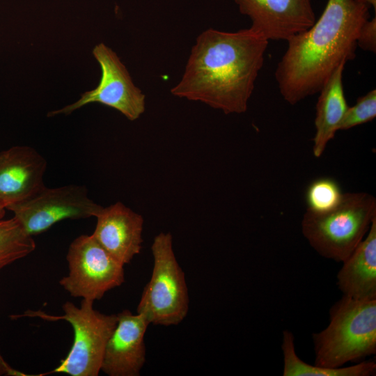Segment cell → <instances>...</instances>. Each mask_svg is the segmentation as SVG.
I'll list each match as a JSON object with an SVG mask.
<instances>
[{"label":"cell","mask_w":376,"mask_h":376,"mask_svg":"<svg viewBox=\"0 0 376 376\" xmlns=\"http://www.w3.org/2000/svg\"><path fill=\"white\" fill-rule=\"evenodd\" d=\"M95 217L93 237L120 263L124 265L130 263L141 249L143 217L116 202L102 207Z\"/></svg>","instance_id":"obj_13"},{"label":"cell","mask_w":376,"mask_h":376,"mask_svg":"<svg viewBox=\"0 0 376 376\" xmlns=\"http://www.w3.org/2000/svg\"><path fill=\"white\" fill-rule=\"evenodd\" d=\"M68 273L59 284L71 297L93 301L125 281L124 265L107 252L92 235H81L70 244Z\"/></svg>","instance_id":"obj_7"},{"label":"cell","mask_w":376,"mask_h":376,"mask_svg":"<svg viewBox=\"0 0 376 376\" xmlns=\"http://www.w3.org/2000/svg\"><path fill=\"white\" fill-rule=\"evenodd\" d=\"M93 54L102 71L97 86L82 93L75 103L50 111L47 116L70 114L84 105L97 102L116 109L131 121L137 120L146 109L143 93L133 83L127 68L111 48L100 43L93 48Z\"/></svg>","instance_id":"obj_9"},{"label":"cell","mask_w":376,"mask_h":376,"mask_svg":"<svg viewBox=\"0 0 376 376\" xmlns=\"http://www.w3.org/2000/svg\"><path fill=\"white\" fill-rule=\"evenodd\" d=\"M94 301L82 299L77 306L68 301L62 306L63 315H55L42 311L28 310L13 315V319L39 318L47 321L65 320L71 324L74 340L66 357L53 370L45 374L65 373L70 376H97L106 344L116 323L117 314H104L93 308Z\"/></svg>","instance_id":"obj_5"},{"label":"cell","mask_w":376,"mask_h":376,"mask_svg":"<svg viewBox=\"0 0 376 376\" xmlns=\"http://www.w3.org/2000/svg\"><path fill=\"white\" fill-rule=\"evenodd\" d=\"M251 29L268 40L288 41L315 22L311 0H235Z\"/></svg>","instance_id":"obj_10"},{"label":"cell","mask_w":376,"mask_h":376,"mask_svg":"<svg viewBox=\"0 0 376 376\" xmlns=\"http://www.w3.org/2000/svg\"><path fill=\"white\" fill-rule=\"evenodd\" d=\"M376 218V199L365 192L344 193L340 204L324 213L306 210L301 232L322 257L343 263L368 233Z\"/></svg>","instance_id":"obj_4"},{"label":"cell","mask_w":376,"mask_h":376,"mask_svg":"<svg viewBox=\"0 0 376 376\" xmlns=\"http://www.w3.org/2000/svg\"><path fill=\"white\" fill-rule=\"evenodd\" d=\"M105 346L101 371L109 376H139L146 362L144 336L150 323L141 314L124 310Z\"/></svg>","instance_id":"obj_11"},{"label":"cell","mask_w":376,"mask_h":376,"mask_svg":"<svg viewBox=\"0 0 376 376\" xmlns=\"http://www.w3.org/2000/svg\"><path fill=\"white\" fill-rule=\"evenodd\" d=\"M6 208L0 204V219H3L6 214Z\"/></svg>","instance_id":"obj_23"},{"label":"cell","mask_w":376,"mask_h":376,"mask_svg":"<svg viewBox=\"0 0 376 376\" xmlns=\"http://www.w3.org/2000/svg\"><path fill=\"white\" fill-rule=\"evenodd\" d=\"M329 318L328 325L312 334L315 366L339 368L376 353V299L343 295L329 308Z\"/></svg>","instance_id":"obj_3"},{"label":"cell","mask_w":376,"mask_h":376,"mask_svg":"<svg viewBox=\"0 0 376 376\" xmlns=\"http://www.w3.org/2000/svg\"><path fill=\"white\" fill-rule=\"evenodd\" d=\"M102 206L88 197L85 186L68 185L49 188L43 186L24 201L8 207L24 230L33 236L64 219L96 217Z\"/></svg>","instance_id":"obj_8"},{"label":"cell","mask_w":376,"mask_h":376,"mask_svg":"<svg viewBox=\"0 0 376 376\" xmlns=\"http://www.w3.org/2000/svg\"><path fill=\"white\" fill-rule=\"evenodd\" d=\"M153 267L143 288L136 313L155 325L180 323L189 311V298L185 273L175 258L170 233H160L152 242Z\"/></svg>","instance_id":"obj_6"},{"label":"cell","mask_w":376,"mask_h":376,"mask_svg":"<svg viewBox=\"0 0 376 376\" xmlns=\"http://www.w3.org/2000/svg\"><path fill=\"white\" fill-rule=\"evenodd\" d=\"M35 249L33 236L14 217L0 219V269L26 257Z\"/></svg>","instance_id":"obj_17"},{"label":"cell","mask_w":376,"mask_h":376,"mask_svg":"<svg viewBox=\"0 0 376 376\" xmlns=\"http://www.w3.org/2000/svg\"><path fill=\"white\" fill-rule=\"evenodd\" d=\"M345 64L342 63L335 70L319 91L313 139V153L317 158L322 156L329 142L334 138L349 107L343 86Z\"/></svg>","instance_id":"obj_15"},{"label":"cell","mask_w":376,"mask_h":376,"mask_svg":"<svg viewBox=\"0 0 376 376\" xmlns=\"http://www.w3.org/2000/svg\"><path fill=\"white\" fill-rule=\"evenodd\" d=\"M25 376L26 375L22 372H20L12 366L4 359L0 352V376Z\"/></svg>","instance_id":"obj_21"},{"label":"cell","mask_w":376,"mask_h":376,"mask_svg":"<svg viewBox=\"0 0 376 376\" xmlns=\"http://www.w3.org/2000/svg\"><path fill=\"white\" fill-rule=\"evenodd\" d=\"M268 43L266 38L251 28L203 31L171 94L205 103L226 114L244 113Z\"/></svg>","instance_id":"obj_1"},{"label":"cell","mask_w":376,"mask_h":376,"mask_svg":"<svg viewBox=\"0 0 376 376\" xmlns=\"http://www.w3.org/2000/svg\"><path fill=\"white\" fill-rule=\"evenodd\" d=\"M376 116V91L373 89L348 107L338 130H347L373 120Z\"/></svg>","instance_id":"obj_19"},{"label":"cell","mask_w":376,"mask_h":376,"mask_svg":"<svg viewBox=\"0 0 376 376\" xmlns=\"http://www.w3.org/2000/svg\"><path fill=\"white\" fill-rule=\"evenodd\" d=\"M47 165L45 158L30 146L0 151V204L7 209L45 186Z\"/></svg>","instance_id":"obj_12"},{"label":"cell","mask_w":376,"mask_h":376,"mask_svg":"<svg viewBox=\"0 0 376 376\" xmlns=\"http://www.w3.org/2000/svg\"><path fill=\"white\" fill-rule=\"evenodd\" d=\"M281 350L283 376H370L376 373V363L370 360L335 368H321L308 364L297 356L294 335L287 329L283 331Z\"/></svg>","instance_id":"obj_16"},{"label":"cell","mask_w":376,"mask_h":376,"mask_svg":"<svg viewBox=\"0 0 376 376\" xmlns=\"http://www.w3.org/2000/svg\"><path fill=\"white\" fill-rule=\"evenodd\" d=\"M369 7L355 0H328L318 20L288 41L275 78L290 104L319 93L342 63L355 56L357 38Z\"/></svg>","instance_id":"obj_2"},{"label":"cell","mask_w":376,"mask_h":376,"mask_svg":"<svg viewBox=\"0 0 376 376\" xmlns=\"http://www.w3.org/2000/svg\"><path fill=\"white\" fill-rule=\"evenodd\" d=\"M343 295L357 300L376 299V218L336 276Z\"/></svg>","instance_id":"obj_14"},{"label":"cell","mask_w":376,"mask_h":376,"mask_svg":"<svg viewBox=\"0 0 376 376\" xmlns=\"http://www.w3.org/2000/svg\"><path fill=\"white\" fill-rule=\"evenodd\" d=\"M357 2L367 6L368 7H372L375 12L376 10V0H355Z\"/></svg>","instance_id":"obj_22"},{"label":"cell","mask_w":376,"mask_h":376,"mask_svg":"<svg viewBox=\"0 0 376 376\" xmlns=\"http://www.w3.org/2000/svg\"><path fill=\"white\" fill-rule=\"evenodd\" d=\"M357 45L363 50L376 52V17L367 19L361 26Z\"/></svg>","instance_id":"obj_20"},{"label":"cell","mask_w":376,"mask_h":376,"mask_svg":"<svg viewBox=\"0 0 376 376\" xmlns=\"http://www.w3.org/2000/svg\"><path fill=\"white\" fill-rule=\"evenodd\" d=\"M344 193L339 183L334 178L321 177L313 180L305 192L306 210L324 213L337 207Z\"/></svg>","instance_id":"obj_18"}]
</instances>
